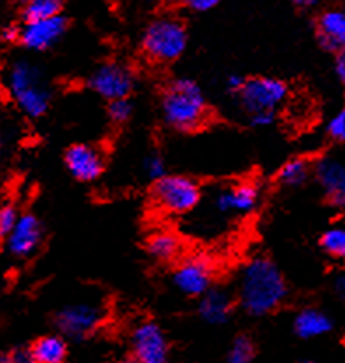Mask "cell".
<instances>
[{
	"instance_id": "obj_5",
	"label": "cell",
	"mask_w": 345,
	"mask_h": 363,
	"mask_svg": "<svg viewBox=\"0 0 345 363\" xmlns=\"http://www.w3.org/2000/svg\"><path fill=\"white\" fill-rule=\"evenodd\" d=\"M153 197L165 213L188 214L202 200V190L186 176H165L154 183Z\"/></svg>"
},
{
	"instance_id": "obj_15",
	"label": "cell",
	"mask_w": 345,
	"mask_h": 363,
	"mask_svg": "<svg viewBox=\"0 0 345 363\" xmlns=\"http://www.w3.org/2000/svg\"><path fill=\"white\" fill-rule=\"evenodd\" d=\"M315 177L324 190L326 199L345 211V165L342 162L324 158L315 165Z\"/></svg>"
},
{
	"instance_id": "obj_34",
	"label": "cell",
	"mask_w": 345,
	"mask_h": 363,
	"mask_svg": "<svg viewBox=\"0 0 345 363\" xmlns=\"http://www.w3.org/2000/svg\"><path fill=\"white\" fill-rule=\"evenodd\" d=\"M335 72L339 76V79L345 84V48L336 53L335 58Z\"/></svg>"
},
{
	"instance_id": "obj_14",
	"label": "cell",
	"mask_w": 345,
	"mask_h": 363,
	"mask_svg": "<svg viewBox=\"0 0 345 363\" xmlns=\"http://www.w3.org/2000/svg\"><path fill=\"white\" fill-rule=\"evenodd\" d=\"M259 190L252 183H239L222 188L214 199V206L222 214H247L258 206Z\"/></svg>"
},
{
	"instance_id": "obj_17",
	"label": "cell",
	"mask_w": 345,
	"mask_h": 363,
	"mask_svg": "<svg viewBox=\"0 0 345 363\" xmlns=\"http://www.w3.org/2000/svg\"><path fill=\"white\" fill-rule=\"evenodd\" d=\"M319 43L329 51L345 48V11H326L317 20Z\"/></svg>"
},
{
	"instance_id": "obj_19",
	"label": "cell",
	"mask_w": 345,
	"mask_h": 363,
	"mask_svg": "<svg viewBox=\"0 0 345 363\" xmlns=\"http://www.w3.org/2000/svg\"><path fill=\"white\" fill-rule=\"evenodd\" d=\"M28 353L35 363H63L67 358V342L60 335H44L32 344Z\"/></svg>"
},
{
	"instance_id": "obj_26",
	"label": "cell",
	"mask_w": 345,
	"mask_h": 363,
	"mask_svg": "<svg viewBox=\"0 0 345 363\" xmlns=\"http://www.w3.org/2000/svg\"><path fill=\"white\" fill-rule=\"evenodd\" d=\"M107 114H109V118L114 123H125L133 114L132 102L128 99L113 100V102H109V107H107Z\"/></svg>"
},
{
	"instance_id": "obj_2",
	"label": "cell",
	"mask_w": 345,
	"mask_h": 363,
	"mask_svg": "<svg viewBox=\"0 0 345 363\" xmlns=\"http://www.w3.org/2000/svg\"><path fill=\"white\" fill-rule=\"evenodd\" d=\"M4 84L7 88V94L25 116L37 120L50 109L51 90L44 79L40 67L33 62L25 60V58L14 60L6 70Z\"/></svg>"
},
{
	"instance_id": "obj_23",
	"label": "cell",
	"mask_w": 345,
	"mask_h": 363,
	"mask_svg": "<svg viewBox=\"0 0 345 363\" xmlns=\"http://www.w3.org/2000/svg\"><path fill=\"white\" fill-rule=\"evenodd\" d=\"M322 250L335 258L345 260V227H333L321 237Z\"/></svg>"
},
{
	"instance_id": "obj_22",
	"label": "cell",
	"mask_w": 345,
	"mask_h": 363,
	"mask_svg": "<svg viewBox=\"0 0 345 363\" xmlns=\"http://www.w3.org/2000/svg\"><path fill=\"white\" fill-rule=\"evenodd\" d=\"M307 176H309V164L303 158H293L283 165L277 179L284 186H298L307 179Z\"/></svg>"
},
{
	"instance_id": "obj_24",
	"label": "cell",
	"mask_w": 345,
	"mask_h": 363,
	"mask_svg": "<svg viewBox=\"0 0 345 363\" xmlns=\"http://www.w3.org/2000/svg\"><path fill=\"white\" fill-rule=\"evenodd\" d=\"M254 360V344L249 337L240 335L233 340L226 357V363H252Z\"/></svg>"
},
{
	"instance_id": "obj_4",
	"label": "cell",
	"mask_w": 345,
	"mask_h": 363,
	"mask_svg": "<svg viewBox=\"0 0 345 363\" xmlns=\"http://www.w3.org/2000/svg\"><path fill=\"white\" fill-rule=\"evenodd\" d=\"M188 32L179 20L162 16L151 21L142 35V50L151 60L166 64L174 62L186 51Z\"/></svg>"
},
{
	"instance_id": "obj_40",
	"label": "cell",
	"mask_w": 345,
	"mask_h": 363,
	"mask_svg": "<svg viewBox=\"0 0 345 363\" xmlns=\"http://www.w3.org/2000/svg\"><path fill=\"white\" fill-rule=\"evenodd\" d=\"M0 84H2V74H0Z\"/></svg>"
},
{
	"instance_id": "obj_27",
	"label": "cell",
	"mask_w": 345,
	"mask_h": 363,
	"mask_svg": "<svg viewBox=\"0 0 345 363\" xmlns=\"http://www.w3.org/2000/svg\"><path fill=\"white\" fill-rule=\"evenodd\" d=\"M144 170H146V174L153 181H159L166 176L165 162H163V158L158 153H151L149 157H146V160H144Z\"/></svg>"
},
{
	"instance_id": "obj_31",
	"label": "cell",
	"mask_w": 345,
	"mask_h": 363,
	"mask_svg": "<svg viewBox=\"0 0 345 363\" xmlns=\"http://www.w3.org/2000/svg\"><path fill=\"white\" fill-rule=\"evenodd\" d=\"M246 81L247 79H244L240 74H230V76L226 77V88H228L232 94L239 95L240 91H242V88L246 86Z\"/></svg>"
},
{
	"instance_id": "obj_29",
	"label": "cell",
	"mask_w": 345,
	"mask_h": 363,
	"mask_svg": "<svg viewBox=\"0 0 345 363\" xmlns=\"http://www.w3.org/2000/svg\"><path fill=\"white\" fill-rule=\"evenodd\" d=\"M0 363H35L32 360L28 350H14L0 357Z\"/></svg>"
},
{
	"instance_id": "obj_7",
	"label": "cell",
	"mask_w": 345,
	"mask_h": 363,
	"mask_svg": "<svg viewBox=\"0 0 345 363\" xmlns=\"http://www.w3.org/2000/svg\"><path fill=\"white\" fill-rule=\"evenodd\" d=\"M103 320V313L94 303H70L58 311L55 318L58 332L74 340H83L90 337Z\"/></svg>"
},
{
	"instance_id": "obj_20",
	"label": "cell",
	"mask_w": 345,
	"mask_h": 363,
	"mask_svg": "<svg viewBox=\"0 0 345 363\" xmlns=\"http://www.w3.org/2000/svg\"><path fill=\"white\" fill-rule=\"evenodd\" d=\"M146 250L151 258L158 262H172L181 255V240L176 233L158 230L151 233L146 242Z\"/></svg>"
},
{
	"instance_id": "obj_13",
	"label": "cell",
	"mask_w": 345,
	"mask_h": 363,
	"mask_svg": "<svg viewBox=\"0 0 345 363\" xmlns=\"http://www.w3.org/2000/svg\"><path fill=\"white\" fill-rule=\"evenodd\" d=\"M67 170L77 181L91 183L103 172V160L98 150L88 144H74L65 151Z\"/></svg>"
},
{
	"instance_id": "obj_36",
	"label": "cell",
	"mask_w": 345,
	"mask_h": 363,
	"mask_svg": "<svg viewBox=\"0 0 345 363\" xmlns=\"http://www.w3.org/2000/svg\"><path fill=\"white\" fill-rule=\"evenodd\" d=\"M296 6H298V7H312L314 2H296Z\"/></svg>"
},
{
	"instance_id": "obj_18",
	"label": "cell",
	"mask_w": 345,
	"mask_h": 363,
	"mask_svg": "<svg viewBox=\"0 0 345 363\" xmlns=\"http://www.w3.org/2000/svg\"><path fill=\"white\" fill-rule=\"evenodd\" d=\"M293 327H295L296 335H300L302 339H314V337H321L332 330L333 323L321 311L303 309L302 313L296 314Z\"/></svg>"
},
{
	"instance_id": "obj_21",
	"label": "cell",
	"mask_w": 345,
	"mask_h": 363,
	"mask_svg": "<svg viewBox=\"0 0 345 363\" xmlns=\"http://www.w3.org/2000/svg\"><path fill=\"white\" fill-rule=\"evenodd\" d=\"M63 4L58 0H30L21 7L23 23H35V21L51 20L62 16Z\"/></svg>"
},
{
	"instance_id": "obj_28",
	"label": "cell",
	"mask_w": 345,
	"mask_h": 363,
	"mask_svg": "<svg viewBox=\"0 0 345 363\" xmlns=\"http://www.w3.org/2000/svg\"><path fill=\"white\" fill-rule=\"evenodd\" d=\"M328 133L332 135V139L345 143V107L332 118L328 125Z\"/></svg>"
},
{
	"instance_id": "obj_32",
	"label": "cell",
	"mask_w": 345,
	"mask_h": 363,
	"mask_svg": "<svg viewBox=\"0 0 345 363\" xmlns=\"http://www.w3.org/2000/svg\"><path fill=\"white\" fill-rule=\"evenodd\" d=\"M186 6L195 13H207V11L214 9L217 6L216 0H189Z\"/></svg>"
},
{
	"instance_id": "obj_25",
	"label": "cell",
	"mask_w": 345,
	"mask_h": 363,
	"mask_svg": "<svg viewBox=\"0 0 345 363\" xmlns=\"http://www.w3.org/2000/svg\"><path fill=\"white\" fill-rule=\"evenodd\" d=\"M20 216L21 214L18 213V207L14 203H2L0 206V240L6 242L7 237L16 227Z\"/></svg>"
},
{
	"instance_id": "obj_33",
	"label": "cell",
	"mask_w": 345,
	"mask_h": 363,
	"mask_svg": "<svg viewBox=\"0 0 345 363\" xmlns=\"http://www.w3.org/2000/svg\"><path fill=\"white\" fill-rule=\"evenodd\" d=\"M0 37L6 43H20V27H4Z\"/></svg>"
},
{
	"instance_id": "obj_3",
	"label": "cell",
	"mask_w": 345,
	"mask_h": 363,
	"mask_svg": "<svg viewBox=\"0 0 345 363\" xmlns=\"http://www.w3.org/2000/svg\"><path fill=\"white\" fill-rule=\"evenodd\" d=\"M162 114L166 125L179 132L202 127L207 118V102L198 83L188 77L174 79L162 95Z\"/></svg>"
},
{
	"instance_id": "obj_39",
	"label": "cell",
	"mask_w": 345,
	"mask_h": 363,
	"mask_svg": "<svg viewBox=\"0 0 345 363\" xmlns=\"http://www.w3.org/2000/svg\"><path fill=\"white\" fill-rule=\"evenodd\" d=\"M0 151H2V137H0Z\"/></svg>"
},
{
	"instance_id": "obj_35",
	"label": "cell",
	"mask_w": 345,
	"mask_h": 363,
	"mask_svg": "<svg viewBox=\"0 0 345 363\" xmlns=\"http://www.w3.org/2000/svg\"><path fill=\"white\" fill-rule=\"evenodd\" d=\"M335 286H336V294H339L342 298H345V272L340 274L339 279H336Z\"/></svg>"
},
{
	"instance_id": "obj_6",
	"label": "cell",
	"mask_w": 345,
	"mask_h": 363,
	"mask_svg": "<svg viewBox=\"0 0 345 363\" xmlns=\"http://www.w3.org/2000/svg\"><path fill=\"white\" fill-rule=\"evenodd\" d=\"M239 97L249 116L261 111L276 113L277 107L288 97V86L284 81L276 77H252L246 81V86L242 88Z\"/></svg>"
},
{
	"instance_id": "obj_38",
	"label": "cell",
	"mask_w": 345,
	"mask_h": 363,
	"mask_svg": "<svg viewBox=\"0 0 345 363\" xmlns=\"http://www.w3.org/2000/svg\"><path fill=\"white\" fill-rule=\"evenodd\" d=\"M300 363H315V362H312V360H303V362H300Z\"/></svg>"
},
{
	"instance_id": "obj_16",
	"label": "cell",
	"mask_w": 345,
	"mask_h": 363,
	"mask_svg": "<svg viewBox=\"0 0 345 363\" xmlns=\"http://www.w3.org/2000/svg\"><path fill=\"white\" fill-rule=\"evenodd\" d=\"M198 313L207 323L225 325L233 313L232 295L221 288H210L205 295H202L198 306Z\"/></svg>"
},
{
	"instance_id": "obj_10",
	"label": "cell",
	"mask_w": 345,
	"mask_h": 363,
	"mask_svg": "<svg viewBox=\"0 0 345 363\" xmlns=\"http://www.w3.org/2000/svg\"><path fill=\"white\" fill-rule=\"evenodd\" d=\"M132 358L137 363H169V342L153 321L140 323L132 333Z\"/></svg>"
},
{
	"instance_id": "obj_37",
	"label": "cell",
	"mask_w": 345,
	"mask_h": 363,
	"mask_svg": "<svg viewBox=\"0 0 345 363\" xmlns=\"http://www.w3.org/2000/svg\"><path fill=\"white\" fill-rule=\"evenodd\" d=\"M120 363H137V362L133 360V358H126V360H121Z\"/></svg>"
},
{
	"instance_id": "obj_9",
	"label": "cell",
	"mask_w": 345,
	"mask_h": 363,
	"mask_svg": "<svg viewBox=\"0 0 345 363\" xmlns=\"http://www.w3.org/2000/svg\"><path fill=\"white\" fill-rule=\"evenodd\" d=\"M133 74L128 67L109 62L100 65L88 79V86L109 102L120 99H128L133 90Z\"/></svg>"
},
{
	"instance_id": "obj_1",
	"label": "cell",
	"mask_w": 345,
	"mask_h": 363,
	"mask_svg": "<svg viewBox=\"0 0 345 363\" xmlns=\"http://www.w3.org/2000/svg\"><path fill=\"white\" fill-rule=\"evenodd\" d=\"M288 297V286L279 267L265 257H254L240 270L239 300L251 316H265Z\"/></svg>"
},
{
	"instance_id": "obj_11",
	"label": "cell",
	"mask_w": 345,
	"mask_h": 363,
	"mask_svg": "<svg viewBox=\"0 0 345 363\" xmlns=\"http://www.w3.org/2000/svg\"><path fill=\"white\" fill-rule=\"evenodd\" d=\"M43 237L44 230L39 218L32 213H23L14 230L6 239V247L14 258L25 260V258H30L33 253H37L40 242H43Z\"/></svg>"
},
{
	"instance_id": "obj_8",
	"label": "cell",
	"mask_w": 345,
	"mask_h": 363,
	"mask_svg": "<svg viewBox=\"0 0 345 363\" xmlns=\"http://www.w3.org/2000/svg\"><path fill=\"white\" fill-rule=\"evenodd\" d=\"M214 265L205 257H189L176 267L172 283L181 294L189 297H202L213 288Z\"/></svg>"
},
{
	"instance_id": "obj_30",
	"label": "cell",
	"mask_w": 345,
	"mask_h": 363,
	"mask_svg": "<svg viewBox=\"0 0 345 363\" xmlns=\"http://www.w3.org/2000/svg\"><path fill=\"white\" fill-rule=\"evenodd\" d=\"M276 120V113H270V111H261V113L251 114V125L252 127H268Z\"/></svg>"
},
{
	"instance_id": "obj_12",
	"label": "cell",
	"mask_w": 345,
	"mask_h": 363,
	"mask_svg": "<svg viewBox=\"0 0 345 363\" xmlns=\"http://www.w3.org/2000/svg\"><path fill=\"white\" fill-rule=\"evenodd\" d=\"M67 27L69 21L63 14L51 20L23 23L20 27V44L28 51H46L65 35Z\"/></svg>"
}]
</instances>
